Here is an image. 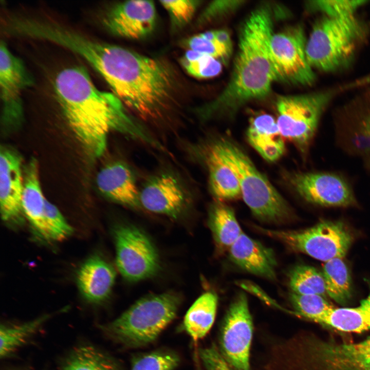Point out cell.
I'll return each mask as SVG.
<instances>
[{"label": "cell", "instance_id": "obj_3", "mask_svg": "<svg viewBox=\"0 0 370 370\" xmlns=\"http://www.w3.org/2000/svg\"><path fill=\"white\" fill-rule=\"evenodd\" d=\"M53 87L75 136L88 153L99 157L105 152L109 132L130 122L123 104L113 92L98 89L80 66L60 71Z\"/></svg>", "mask_w": 370, "mask_h": 370}, {"label": "cell", "instance_id": "obj_25", "mask_svg": "<svg viewBox=\"0 0 370 370\" xmlns=\"http://www.w3.org/2000/svg\"><path fill=\"white\" fill-rule=\"evenodd\" d=\"M218 299L212 292L200 295L187 311L183 321L185 331L194 340L203 338L211 329L215 320Z\"/></svg>", "mask_w": 370, "mask_h": 370}, {"label": "cell", "instance_id": "obj_4", "mask_svg": "<svg viewBox=\"0 0 370 370\" xmlns=\"http://www.w3.org/2000/svg\"><path fill=\"white\" fill-rule=\"evenodd\" d=\"M207 144L235 174L242 197L255 217L271 223L292 219L293 214L288 202L236 142L220 137Z\"/></svg>", "mask_w": 370, "mask_h": 370}, {"label": "cell", "instance_id": "obj_5", "mask_svg": "<svg viewBox=\"0 0 370 370\" xmlns=\"http://www.w3.org/2000/svg\"><path fill=\"white\" fill-rule=\"evenodd\" d=\"M181 301V296L173 292L145 296L101 329L127 348L145 346L154 342L174 319Z\"/></svg>", "mask_w": 370, "mask_h": 370}, {"label": "cell", "instance_id": "obj_1", "mask_svg": "<svg viewBox=\"0 0 370 370\" xmlns=\"http://www.w3.org/2000/svg\"><path fill=\"white\" fill-rule=\"evenodd\" d=\"M82 58L102 76L122 103L144 119H158L169 108L175 81L162 62L96 40Z\"/></svg>", "mask_w": 370, "mask_h": 370}, {"label": "cell", "instance_id": "obj_17", "mask_svg": "<svg viewBox=\"0 0 370 370\" xmlns=\"http://www.w3.org/2000/svg\"><path fill=\"white\" fill-rule=\"evenodd\" d=\"M98 189L106 197L128 207L141 208L135 176L127 164L117 161L104 166L96 177Z\"/></svg>", "mask_w": 370, "mask_h": 370}, {"label": "cell", "instance_id": "obj_10", "mask_svg": "<svg viewBox=\"0 0 370 370\" xmlns=\"http://www.w3.org/2000/svg\"><path fill=\"white\" fill-rule=\"evenodd\" d=\"M116 265L127 280L136 282L154 275L159 268V259L155 246L141 230L121 225L114 231Z\"/></svg>", "mask_w": 370, "mask_h": 370}, {"label": "cell", "instance_id": "obj_8", "mask_svg": "<svg viewBox=\"0 0 370 370\" xmlns=\"http://www.w3.org/2000/svg\"><path fill=\"white\" fill-rule=\"evenodd\" d=\"M257 230L293 251L324 262L343 258L353 239L341 221H321L312 227L300 230H276L259 227Z\"/></svg>", "mask_w": 370, "mask_h": 370}, {"label": "cell", "instance_id": "obj_14", "mask_svg": "<svg viewBox=\"0 0 370 370\" xmlns=\"http://www.w3.org/2000/svg\"><path fill=\"white\" fill-rule=\"evenodd\" d=\"M156 13L153 1H125L112 7L103 22L106 28L115 35L140 39L148 36L154 29Z\"/></svg>", "mask_w": 370, "mask_h": 370}, {"label": "cell", "instance_id": "obj_39", "mask_svg": "<svg viewBox=\"0 0 370 370\" xmlns=\"http://www.w3.org/2000/svg\"><path fill=\"white\" fill-rule=\"evenodd\" d=\"M199 355L206 370H231L214 343L199 349Z\"/></svg>", "mask_w": 370, "mask_h": 370}, {"label": "cell", "instance_id": "obj_2", "mask_svg": "<svg viewBox=\"0 0 370 370\" xmlns=\"http://www.w3.org/2000/svg\"><path fill=\"white\" fill-rule=\"evenodd\" d=\"M272 12L267 5L253 10L239 30L238 48L230 79L221 92L202 107L205 118L234 114L251 101L268 96L278 81L270 53Z\"/></svg>", "mask_w": 370, "mask_h": 370}, {"label": "cell", "instance_id": "obj_15", "mask_svg": "<svg viewBox=\"0 0 370 370\" xmlns=\"http://www.w3.org/2000/svg\"><path fill=\"white\" fill-rule=\"evenodd\" d=\"M141 208L152 213L177 218L188 203L186 191L173 174L163 173L153 176L139 192Z\"/></svg>", "mask_w": 370, "mask_h": 370}, {"label": "cell", "instance_id": "obj_28", "mask_svg": "<svg viewBox=\"0 0 370 370\" xmlns=\"http://www.w3.org/2000/svg\"><path fill=\"white\" fill-rule=\"evenodd\" d=\"M45 315L32 321L0 327V356L5 358L24 344L49 318Z\"/></svg>", "mask_w": 370, "mask_h": 370}, {"label": "cell", "instance_id": "obj_24", "mask_svg": "<svg viewBox=\"0 0 370 370\" xmlns=\"http://www.w3.org/2000/svg\"><path fill=\"white\" fill-rule=\"evenodd\" d=\"M208 224L218 251H228L242 233L233 209L222 201H216L209 210Z\"/></svg>", "mask_w": 370, "mask_h": 370}, {"label": "cell", "instance_id": "obj_26", "mask_svg": "<svg viewBox=\"0 0 370 370\" xmlns=\"http://www.w3.org/2000/svg\"><path fill=\"white\" fill-rule=\"evenodd\" d=\"M322 273L327 295L338 304H347L351 297V279L342 258H336L325 262Z\"/></svg>", "mask_w": 370, "mask_h": 370}, {"label": "cell", "instance_id": "obj_7", "mask_svg": "<svg viewBox=\"0 0 370 370\" xmlns=\"http://www.w3.org/2000/svg\"><path fill=\"white\" fill-rule=\"evenodd\" d=\"M331 96L329 92H317L280 96L276 99V122L280 131L303 155L308 152Z\"/></svg>", "mask_w": 370, "mask_h": 370}, {"label": "cell", "instance_id": "obj_35", "mask_svg": "<svg viewBox=\"0 0 370 370\" xmlns=\"http://www.w3.org/2000/svg\"><path fill=\"white\" fill-rule=\"evenodd\" d=\"M201 1L194 0L160 1L167 11L173 27L179 28L192 20Z\"/></svg>", "mask_w": 370, "mask_h": 370}, {"label": "cell", "instance_id": "obj_16", "mask_svg": "<svg viewBox=\"0 0 370 370\" xmlns=\"http://www.w3.org/2000/svg\"><path fill=\"white\" fill-rule=\"evenodd\" d=\"M22 159L11 149L2 147L0 153V206L2 219L18 224L23 220L24 172Z\"/></svg>", "mask_w": 370, "mask_h": 370}, {"label": "cell", "instance_id": "obj_38", "mask_svg": "<svg viewBox=\"0 0 370 370\" xmlns=\"http://www.w3.org/2000/svg\"><path fill=\"white\" fill-rule=\"evenodd\" d=\"M245 2L240 0H221L211 2L198 19L199 24H204L235 11Z\"/></svg>", "mask_w": 370, "mask_h": 370}, {"label": "cell", "instance_id": "obj_31", "mask_svg": "<svg viewBox=\"0 0 370 370\" xmlns=\"http://www.w3.org/2000/svg\"><path fill=\"white\" fill-rule=\"evenodd\" d=\"M342 128V135L348 149L370 158V109L354 124Z\"/></svg>", "mask_w": 370, "mask_h": 370}, {"label": "cell", "instance_id": "obj_34", "mask_svg": "<svg viewBox=\"0 0 370 370\" xmlns=\"http://www.w3.org/2000/svg\"><path fill=\"white\" fill-rule=\"evenodd\" d=\"M44 214L46 240L61 241L72 234V228L59 210L47 199L45 200Z\"/></svg>", "mask_w": 370, "mask_h": 370}, {"label": "cell", "instance_id": "obj_29", "mask_svg": "<svg viewBox=\"0 0 370 370\" xmlns=\"http://www.w3.org/2000/svg\"><path fill=\"white\" fill-rule=\"evenodd\" d=\"M288 286L292 293L301 295L327 294L322 272L313 267L299 265L293 267L288 275Z\"/></svg>", "mask_w": 370, "mask_h": 370}, {"label": "cell", "instance_id": "obj_23", "mask_svg": "<svg viewBox=\"0 0 370 370\" xmlns=\"http://www.w3.org/2000/svg\"><path fill=\"white\" fill-rule=\"evenodd\" d=\"M369 293L360 305L353 308H333L314 322L327 327L347 332H362L370 330V280Z\"/></svg>", "mask_w": 370, "mask_h": 370}, {"label": "cell", "instance_id": "obj_6", "mask_svg": "<svg viewBox=\"0 0 370 370\" xmlns=\"http://www.w3.org/2000/svg\"><path fill=\"white\" fill-rule=\"evenodd\" d=\"M365 28L354 15L326 16L313 26L306 45L307 61L312 68L330 71L345 65L354 55Z\"/></svg>", "mask_w": 370, "mask_h": 370}, {"label": "cell", "instance_id": "obj_27", "mask_svg": "<svg viewBox=\"0 0 370 370\" xmlns=\"http://www.w3.org/2000/svg\"><path fill=\"white\" fill-rule=\"evenodd\" d=\"M62 370H123L115 358L90 345L73 350L63 364Z\"/></svg>", "mask_w": 370, "mask_h": 370}, {"label": "cell", "instance_id": "obj_21", "mask_svg": "<svg viewBox=\"0 0 370 370\" xmlns=\"http://www.w3.org/2000/svg\"><path fill=\"white\" fill-rule=\"evenodd\" d=\"M24 173L22 196L24 214L37 234L46 240L44 214L46 199L43 195L40 185L37 161L32 159L26 166Z\"/></svg>", "mask_w": 370, "mask_h": 370}, {"label": "cell", "instance_id": "obj_19", "mask_svg": "<svg viewBox=\"0 0 370 370\" xmlns=\"http://www.w3.org/2000/svg\"><path fill=\"white\" fill-rule=\"evenodd\" d=\"M115 278L113 267L101 257L93 256L80 267L77 281L82 294L87 301L100 303L108 297Z\"/></svg>", "mask_w": 370, "mask_h": 370}, {"label": "cell", "instance_id": "obj_33", "mask_svg": "<svg viewBox=\"0 0 370 370\" xmlns=\"http://www.w3.org/2000/svg\"><path fill=\"white\" fill-rule=\"evenodd\" d=\"M289 301L296 316L314 322L335 307L320 295H301L291 292Z\"/></svg>", "mask_w": 370, "mask_h": 370}, {"label": "cell", "instance_id": "obj_12", "mask_svg": "<svg viewBox=\"0 0 370 370\" xmlns=\"http://www.w3.org/2000/svg\"><path fill=\"white\" fill-rule=\"evenodd\" d=\"M288 180L295 192L308 202L325 207H349L356 203L349 183L328 172H293Z\"/></svg>", "mask_w": 370, "mask_h": 370}, {"label": "cell", "instance_id": "obj_36", "mask_svg": "<svg viewBox=\"0 0 370 370\" xmlns=\"http://www.w3.org/2000/svg\"><path fill=\"white\" fill-rule=\"evenodd\" d=\"M189 50L205 54L221 61L227 64L232 53L216 40H210L203 38L200 34L194 35L186 41Z\"/></svg>", "mask_w": 370, "mask_h": 370}, {"label": "cell", "instance_id": "obj_22", "mask_svg": "<svg viewBox=\"0 0 370 370\" xmlns=\"http://www.w3.org/2000/svg\"><path fill=\"white\" fill-rule=\"evenodd\" d=\"M202 156L208 173L210 191L216 200L223 202L242 196L235 174L208 144L204 147Z\"/></svg>", "mask_w": 370, "mask_h": 370}, {"label": "cell", "instance_id": "obj_37", "mask_svg": "<svg viewBox=\"0 0 370 370\" xmlns=\"http://www.w3.org/2000/svg\"><path fill=\"white\" fill-rule=\"evenodd\" d=\"M365 1H314L309 4L311 8L324 12L327 16L339 17L354 15Z\"/></svg>", "mask_w": 370, "mask_h": 370}, {"label": "cell", "instance_id": "obj_32", "mask_svg": "<svg viewBox=\"0 0 370 370\" xmlns=\"http://www.w3.org/2000/svg\"><path fill=\"white\" fill-rule=\"evenodd\" d=\"M181 62L189 74L200 79L216 77L223 68L219 60L191 50L185 53Z\"/></svg>", "mask_w": 370, "mask_h": 370}, {"label": "cell", "instance_id": "obj_40", "mask_svg": "<svg viewBox=\"0 0 370 370\" xmlns=\"http://www.w3.org/2000/svg\"><path fill=\"white\" fill-rule=\"evenodd\" d=\"M217 41L224 45L230 52H232V43L230 34L225 30H214Z\"/></svg>", "mask_w": 370, "mask_h": 370}, {"label": "cell", "instance_id": "obj_13", "mask_svg": "<svg viewBox=\"0 0 370 370\" xmlns=\"http://www.w3.org/2000/svg\"><path fill=\"white\" fill-rule=\"evenodd\" d=\"M33 78L23 62L13 55L6 43L0 47V88L2 117L5 123L15 124L23 116L22 95L32 85Z\"/></svg>", "mask_w": 370, "mask_h": 370}, {"label": "cell", "instance_id": "obj_9", "mask_svg": "<svg viewBox=\"0 0 370 370\" xmlns=\"http://www.w3.org/2000/svg\"><path fill=\"white\" fill-rule=\"evenodd\" d=\"M246 295L232 302L222 322L218 349L231 370H250L253 324Z\"/></svg>", "mask_w": 370, "mask_h": 370}, {"label": "cell", "instance_id": "obj_18", "mask_svg": "<svg viewBox=\"0 0 370 370\" xmlns=\"http://www.w3.org/2000/svg\"><path fill=\"white\" fill-rule=\"evenodd\" d=\"M228 252L230 260L241 269L269 280L275 279L277 262L273 251L244 232Z\"/></svg>", "mask_w": 370, "mask_h": 370}, {"label": "cell", "instance_id": "obj_20", "mask_svg": "<svg viewBox=\"0 0 370 370\" xmlns=\"http://www.w3.org/2000/svg\"><path fill=\"white\" fill-rule=\"evenodd\" d=\"M247 140L252 147L266 161L279 160L285 151L284 138L271 115L263 114L250 120Z\"/></svg>", "mask_w": 370, "mask_h": 370}, {"label": "cell", "instance_id": "obj_30", "mask_svg": "<svg viewBox=\"0 0 370 370\" xmlns=\"http://www.w3.org/2000/svg\"><path fill=\"white\" fill-rule=\"evenodd\" d=\"M180 362V358L175 351L159 349L134 355L131 370H174Z\"/></svg>", "mask_w": 370, "mask_h": 370}, {"label": "cell", "instance_id": "obj_11", "mask_svg": "<svg viewBox=\"0 0 370 370\" xmlns=\"http://www.w3.org/2000/svg\"><path fill=\"white\" fill-rule=\"evenodd\" d=\"M306 43L304 29L300 25L273 33L270 53L278 81L304 86L314 82L315 73L306 55Z\"/></svg>", "mask_w": 370, "mask_h": 370}]
</instances>
